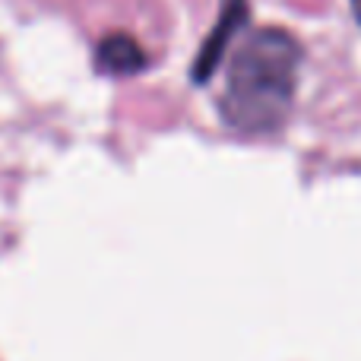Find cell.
<instances>
[{"label":"cell","instance_id":"cell-1","mask_svg":"<svg viewBox=\"0 0 361 361\" xmlns=\"http://www.w3.org/2000/svg\"><path fill=\"white\" fill-rule=\"evenodd\" d=\"M305 61L298 38L286 29H257L231 57L222 92V121L241 133H273L286 124Z\"/></svg>","mask_w":361,"mask_h":361},{"label":"cell","instance_id":"cell-2","mask_svg":"<svg viewBox=\"0 0 361 361\" xmlns=\"http://www.w3.org/2000/svg\"><path fill=\"white\" fill-rule=\"evenodd\" d=\"M244 23H247V0H222V13H219L216 29L206 35L203 48H200L197 61H193V82H206L216 73L225 48H231V38H235V32Z\"/></svg>","mask_w":361,"mask_h":361},{"label":"cell","instance_id":"cell-3","mask_svg":"<svg viewBox=\"0 0 361 361\" xmlns=\"http://www.w3.org/2000/svg\"><path fill=\"white\" fill-rule=\"evenodd\" d=\"M146 63H149V54L137 44V38L124 35V32H114V35L102 38L99 48H95V67L102 73L130 76L146 70Z\"/></svg>","mask_w":361,"mask_h":361},{"label":"cell","instance_id":"cell-4","mask_svg":"<svg viewBox=\"0 0 361 361\" xmlns=\"http://www.w3.org/2000/svg\"><path fill=\"white\" fill-rule=\"evenodd\" d=\"M352 13H355V19L361 23V0H352Z\"/></svg>","mask_w":361,"mask_h":361}]
</instances>
